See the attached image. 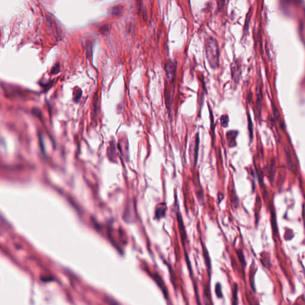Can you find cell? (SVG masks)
<instances>
[{
	"mask_svg": "<svg viewBox=\"0 0 305 305\" xmlns=\"http://www.w3.org/2000/svg\"><path fill=\"white\" fill-rule=\"evenodd\" d=\"M237 132L236 131H230L226 133V138L227 140L228 141V144L231 145V147H232L233 144H236V138L237 136Z\"/></svg>",
	"mask_w": 305,
	"mask_h": 305,
	"instance_id": "obj_4",
	"label": "cell"
},
{
	"mask_svg": "<svg viewBox=\"0 0 305 305\" xmlns=\"http://www.w3.org/2000/svg\"><path fill=\"white\" fill-rule=\"evenodd\" d=\"M229 121V116L228 115H223L221 117V123L224 128H226L228 126Z\"/></svg>",
	"mask_w": 305,
	"mask_h": 305,
	"instance_id": "obj_5",
	"label": "cell"
},
{
	"mask_svg": "<svg viewBox=\"0 0 305 305\" xmlns=\"http://www.w3.org/2000/svg\"><path fill=\"white\" fill-rule=\"evenodd\" d=\"M60 64H59V63H57L51 69V74H53V75L57 74H58L60 72Z\"/></svg>",
	"mask_w": 305,
	"mask_h": 305,
	"instance_id": "obj_9",
	"label": "cell"
},
{
	"mask_svg": "<svg viewBox=\"0 0 305 305\" xmlns=\"http://www.w3.org/2000/svg\"><path fill=\"white\" fill-rule=\"evenodd\" d=\"M119 13H120V8H119V7H115L113 8V12H112L113 14L117 16V15H118L119 14Z\"/></svg>",
	"mask_w": 305,
	"mask_h": 305,
	"instance_id": "obj_14",
	"label": "cell"
},
{
	"mask_svg": "<svg viewBox=\"0 0 305 305\" xmlns=\"http://www.w3.org/2000/svg\"><path fill=\"white\" fill-rule=\"evenodd\" d=\"M238 257H239V258H240V259L241 262L242 263H244V264H245V260H244V255H243V254L242 251H238Z\"/></svg>",
	"mask_w": 305,
	"mask_h": 305,
	"instance_id": "obj_13",
	"label": "cell"
},
{
	"mask_svg": "<svg viewBox=\"0 0 305 305\" xmlns=\"http://www.w3.org/2000/svg\"><path fill=\"white\" fill-rule=\"evenodd\" d=\"M166 212V206L165 203H160L157 205L155 209V217L156 219L159 220L165 217Z\"/></svg>",
	"mask_w": 305,
	"mask_h": 305,
	"instance_id": "obj_3",
	"label": "cell"
},
{
	"mask_svg": "<svg viewBox=\"0 0 305 305\" xmlns=\"http://www.w3.org/2000/svg\"><path fill=\"white\" fill-rule=\"evenodd\" d=\"M222 289H221V286L220 284H217L216 285V288H215V292H216V294L217 295V298H221L222 297Z\"/></svg>",
	"mask_w": 305,
	"mask_h": 305,
	"instance_id": "obj_11",
	"label": "cell"
},
{
	"mask_svg": "<svg viewBox=\"0 0 305 305\" xmlns=\"http://www.w3.org/2000/svg\"><path fill=\"white\" fill-rule=\"evenodd\" d=\"M272 213V228L274 231H277V226L276 224V218H275V214L274 213Z\"/></svg>",
	"mask_w": 305,
	"mask_h": 305,
	"instance_id": "obj_10",
	"label": "cell"
},
{
	"mask_svg": "<svg viewBox=\"0 0 305 305\" xmlns=\"http://www.w3.org/2000/svg\"><path fill=\"white\" fill-rule=\"evenodd\" d=\"M248 128L249 131V134H250V140H252L253 136V123L251 119V117L249 113L248 114Z\"/></svg>",
	"mask_w": 305,
	"mask_h": 305,
	"instance_id": "obj_6",
	"label": "cell"
},
{
	"mask_svg": "<svg viewBox=\"0 0 305 305\" xmlns=\"http://www.w3.org/2000/svg\"><path fill=\"white\" fill-rule=\"evenodd\" d=\"M199 136L198 134H197L196 138V149H195V166L196 165L197 162V158H198V149H199Z\"/></svg>",
	"mask_w": 305,
	"mask_h": 305,
	"instance_id": "obj_8",
	"label": "cell"
},
{
	"mask_svg": "<svg viewBox=\"0 0 305 305\" xmlns=\"http://www.w3.org/2000/svg\"><path fill=\"white\" fill-rule=\"evenodd\" d=\"M82 95V91L81 89L77 88L75 89L74 93V98L75 102H78L81 98Z\"/></svg>",
	"mask_w": 305,
	"mask_h": 305,
	"instance_id": "obj_7",
	"label": "cell"
},
{
	"mask_svg": "<svg viewBox=\"0 0 305 305\" xmlns=\"http://www.w3.org/2000/svg\"></svg>",
	"mask_w": 305,
	"mask_h": 305,
	"instance_id": "obj_15",
	"label": "cell"
},
{
	"mask_svg": "<svg viewBox=\"0 0 305 305\" xmlns=\"http://www.w3.org/2000/svg\"><path fill=\"white\" fill-rule=\"evenodd\" d=\"M206 55L210 68L217 69L219 65V50L217 40L213 37L207 38L206 43Z\"/></svg>",
	"mask_w": 305,
	"mask_h": 305,
	"instance_id": "obj_1",
	"label": "cell"
},
{
	"mask_svg": "<svg viewBox=\"0 0 305 305\" xmlns=\"http://www.w3.org/2000/svg\"><path fill=\"white\" fill-rule=\"evenodd\" d=\"M164 68L167 79L170 82H173L176 76V65L175 62L170 59L168 60L164 63Z\"/></svg>",
	"mask_w": 305,
	"mask_h": 305,
	"instance_id": "obj_2",
	"label": "cell"
},
{
	"mask_svg": "<svg viewBox=\"0 0 305 305\" xmlns=\"http://www.w3.org/2000/svg\"><path fill=\"white\" fill-rule=\"evenodd\" d=\"M109 30V26L107 25H104L100 28V32L102 34L106 33Z\"/></svg>",
	"mask_w": 305,
	"mask_h": 305,
	"instance_id": "obj_12",
	"label": "cell"
}]
</instances>
